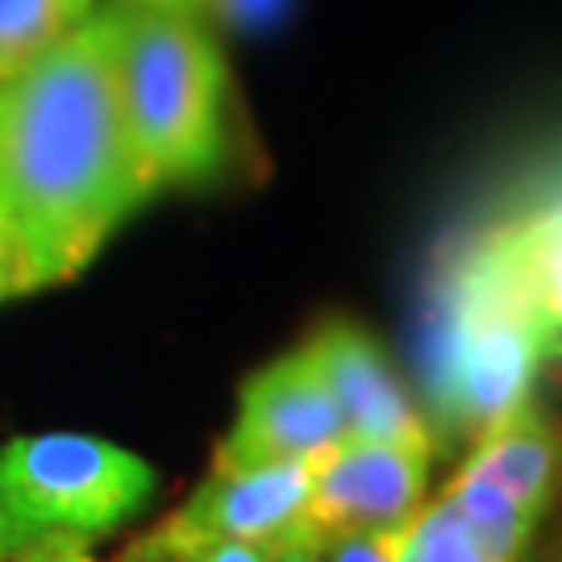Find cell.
Here are the masks:
<instances>
[{"label":"cell","mask_w":562,"mask_h":562,"mask_svg":"<svg viewBox=\"0 0 562 562\" xmlns=\"http://www.w3.org/2000/svg\"><path fill=\"white\" fill-rule=\"evenodd\" d=\"M117 4L0 80V222L25 292L67 283L155 188L121 113Z\"/></svg>","instance_id":"6da1fadb"},{"label":"cell","mask_w":562,"mask_h":562,"mask_svg":"<svg viewBox=\"0 0 562 562\" xmlns=\"http://www.w3.org/2000/svg\"><path fill=\"white\" fill-rule=\"evenodd\" d=\"M434 387L446 422L483 438L513 417L562 325L554 192L462 241L438 283Z\"/></svg>","instance_id":"7a4b0ae2"},{"label":"cell","mask_w":562,"mask_h":562,"mask_svg":"<svg viewBox=\"0 0 562 562\" xmlns=\"http://www.w3.org/2000/svg\"><path fill=\"white\" fill-rule=\"evenodd\" d=\"M121 113L150 188L209 176L222 159L225 67L196 13L121 4Z\"/></svg>","instance_id":"3957f363"},{"label":"cell","mask_w":562,"mask_h":562,"mask_svg":"<svg viewBox=\"0 0 562 562\" xmlns=\"http://www.w3.org/2000/svg\"><path fill=\"white\" fill-rule=\"evenodd\" d=\"M155 496V467L92 434L0 446V559L38 542H101Z\"/></svg>","instance_id":"277c9868"},{"label":"cell","mask_w":562,"mask_h":562,"mask_svg":"<svg viewBox=\"0 0 562 562\" xmlns=\"http://www.w3.org/2000/svg\"><path fill=\"white\" fill-rule=\"evenodd\" d=\"M317 459L209 475L188 501L125 546L117 562H192L229 542H280L296 529Z\"/></svg>","instance_id":"5b68a950"},{"label":"cell","mask_w":562,"mask_h":562,"mask_svg":"<svg viewBox=\"0 0 562 562\" xmlns=\"http://www.w3.org/2000/svg\"><path fill=\"white\" fill-rule=\"evenodd\" d=\"M338 442H346L338 404L329 396L317 362L301 346L246 380L238 417L217 446L213 471L238 475L280 462H304Z\"/></svg>","instance_id":"8992f818"},{"label":"cell","mask_w":562,"mask_h":562,"mask_svg":"<svg viewBox=\"0 0 562 562\" xmlns=\"http://www.w3.org/2000/svg\"><path fill=\"white\" fill-rule=\"evenodd\" d=\"M429 459L434 454L425 450L359 438L329 446L325 454H317L292 533L325 546L341 533L408 525L425 501Z\"/></svg>","instance_id":"52a82bcc"},{"label":"cell","mask_w":562,"mask_h":562,"mask_svg":"<svg viewBox=\"0 0 562 562\" xmlns=\"http://www.w3.org/2000/svg\"><path fill=\"white\" fill-rule=\"evenodd\" d=\"M308 359L317 362L329 396L338 404L346 438L392 442L434 454V429L422 408L404 392L401 375L383 355V346L362 325L329 322L308 338Z\"/></svg>","instance_id":"ba28073f"},{"label":"cell","mask_w":562,"mask_h":562,"mask_svg":"<svg viewBox=\"0 0 562 562\" xmlns=\"http://www.w3.org/2000/svg\"><path fill=\"white\" fill-rule=\"evenodd\" d=\"M554 471H559L554 422L525 401L513 417H504L496 429L475 438V454L462 462L459 475L496 487L501 496H508L521 513L538 521L554 492Z\"/></svg>","instance_id":"9c48e42d"},{"label":"cell","mask_w":562,"mask_h":562,"mask_svg":"<svg viewBox=\"0 0 562 562\" xmlns=\"http://www.w3.org/2000/svg\"><path fill=\"white\" fill-rule=\"evenodd\" d=\"M97 13V0H0V80L63 42Z\"/></svg>","instance_id":"30bf717a"},{"label":"cell","mask_w":562,"mask_h":562,"mask_svg":"<svg viewBox=\"0 0 562 562\" xmlns=\"http://www.w3.org/2000/svg\"><path fill=\"white\" fill-rule=\"evenodd\" d=\"M401 562H517L501 554L475 525L462 517L454 504L438 501L417 508V517L404 529Z\"/></svg>","instance_id":"8fae6325"},{"label":"cell","mask_w":562,"mask_h":562,"mask_svg":"<svg viewBox=\"0 0 562 562\" xmlns=\"http://www.w3.org/2000/svg\"><path fill=\"white\" fill-rule=\"evenodd\" d=\"M404 529H367V533H341L322 546V562H401Z\"/></svg>","instance_id":"7c38bea8"},{"label":"cell","mask_w":562,"mask_h":562,"mask_svg":"<svg viewBox=\"0 0 562 562\" xmlns=\"http://www.w3.org/2000/svg\"><path fill=\"white\" fill-rule=\"evenodd\" d=\"M283 0H201V13L209 9L213 18L229 21V25H259L280 13Z\"/></svg>","instance_id":"4fadbf2b"},{"label":"cell","mask_w":562,"mask_h":562,"mask_svg":"<svg viewBox=\"0 0 562 562\" xmlns=\"http://www.w3.org/2000/svg\"><path fill=\"white\" fill-rule=\"evenodd\" d=\"M4 562H97V554H92V546L83 542H38L9 554Z\"/></svg>","instance_id":"5bb4252c"},{"label":"cell","mask_w":562,"mask_h":562,"mask_svg":"<svg viewBox=\"0 0 562 562\" xmlns=\"http://www.w3.org/2000/svg\"><path fill=\"white\" fill-rule=\"evenodd\" d=\"M21 292H25V283H21L18 250H13V238H9V229L0 222V304L21 296Z\"/></svg>","instance_id":"9a60e30c"},{"label":"cell","mask_w":562,"mask_h":562,"mask_svg":"<svg viewBox=\"0 0 562 562\" xmlns=\"http://www.w3.org/2000/svg\"><path fill=\"white\" fill-rule=\"evenodd\" d=\"M271 546L276 542H229L204 550L201 559L192 562H271Z\"/></svg>","instance_id":"2e32d148"},{"label":"cell","mask_w":562,"mask_h":562,"mask_svg":"<svg viewBox=\"0 0 562 562\" xmlns=\"http://www.w3.org/2000/svg\"><path fill=\"white\" fill-rule=\"evenodd\" d=\"M271 562H322V546L301 538V533H288L271 546Z\"/></svg>","instance_id":"e0dca14e"},{"label":"cell","mask_w":562,"mask_h":562,"mask_svg":"<svg viewBox=\"0 0 562 562\" xmlns=\"http://www.w3.org/2000/svg\"><path fill=\"white\" fill-rule=\"evenodd\" d=\"M134 9H162V13H196L201 18V0H121Z\"/></svg>","instance_id":"ac0fdd59"},{"label":"cell","mask_w":562,"mask_h":562,"mask_svg":"<svg viewBox=\"0 0 562 562\" xmlns=\"http://www.w3.org/2000/svg\"><path fill=\"white\" fill-rule=\"evenodd\" d=\"M517 562H559V554H554V550H550V554H533V559H525V554H521Z\"/></svg>","instance_id":"d6986e66"},{"label":"cell","mask_w":562,"mask_h":562,"mask_svg":"<svg viewBox=\"0 0 562 562\" xmlns=\"http://www.w3.org/2000/svg\"><path fill=\"white\" fill-rule=\"evenodd\" d=\"M0 562H4V559H0Z\"/></svg>","instance_id":"ffe728a7"}]
</instances>
